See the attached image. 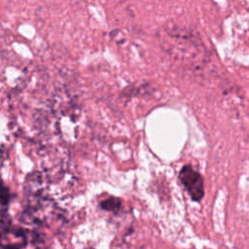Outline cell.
<instances>
[{
	"label": "cell",
	"instance_id": "obj_4",
	"mask_svg": "<svg viewBox=\"0 0 249 249\" xmlns=\"http://www.w3.org/2000/svg\"><path fill=\"white\" fill-rule=\"evenodd\" d=\"M2 249H19V248L15 244H10V245H2Z\"/></svg>",
	"mask_w": 249,
	"mask_h": 249
},
{
	"label": "cell",
	"instance_id": "obj_3",
	"mask_svg": "<svg viewBox=\"0 0 249 249\" xmlns=\"http://www.w3.org/2000/svg\"><path fill=\"white\" fill-rule=\"evenodd\" d=\"M10 197V194H9V189L6 188V186L3 185L2 187V191H1V203L2 206H5L9 203V198Z\"/></svg>",
	"mask_w": 249,
	"mask_h": 249
},
{
	"label": "cell",
	"instance_id": "obj_1",
	"mask_svg": "<svg viewBox=\"0 0 249 249\" xmlns=\"http://www.w3.org/2000/svg\"><path fill=\"white\" fill-rule=\"evenodd\" d=\"M178 178L192 199L200 201L204 196V182L200 173L192 165L186 164L179 171Z\"/></svg>",
	"mask_w": 249,
	"mask_h": 249
},
{
	"label": "cell",
	"instance_id": "obj_2",
	"mask_svg": "<svg viewBox=\"0 0 249 249\" xmlns=\"http://www.w3.org/2000/svg\"><path fill=\"white\" fill-rule=\"evenodd\" d=\"M100 207L107 211L117 212L122 207V201L120 198L115 196H110L107 199H104L100 202Z\"/></svg>",
	"mask_w": 249,
	"mask_h": 249
}]
</instances>
